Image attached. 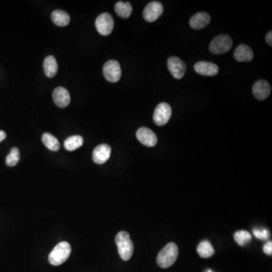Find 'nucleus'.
Wrapping results in <instances>:
<instances>
[{"label": "nucleus", "mask_w": 272, "mask_h": 272, "mask_svg": "<svg viewBox=\"0 0 272 272\" xmlns=\"http://www.w3.org/2000/svg\"><path fill=\"white\" fill-rule=\"evenodd\" d=\"M115 242L120 258L124 261L130 260L134 252V244L130 239V234L126 231H120L116 234Z\"/></svg>", "instance_id": "f257e3e1"}, {"label": "nucleus", "mask_w": 272, "mask_h": 272, "mask_svg": "<svg viewBox=\"0 0 272 272\" xmlns=\"http://www.w3.org/2000/svg\"><path fill=\"white\" fill-rule=\"evenodd\" d=\"M179 255V248L175 243H169L159 252L157 259L158 266L167 269L174 264Z\"/></svg>", "instance_id": "f03ea898"}, {"label": "nucleus", "mask_w": 272, "mask_h": 272, "mask_svg": "<svg viewBox=\"0 0 272 272\" xmlns=\"http://www.w3.org/2000/svg\"><path fill=\"white\" fill-rule=\"evenodd\" d=\"M71 252L69 243L62 241L55 246L48 256V261L52 266H58L63 264L68 260Z\"/></svg>", "instance_id": "7ed1b4c3"}, {"label": "nucleus", "mask_w": 272, "mask_h": 272, "mask_svg": "<svg viewBox=\"0 0 272 272\" xmlns=\"http://www.w3.org/2000/svg\"><path fill=\"white\" fill-rule=\"evenodd\" d=\"M232 39L226 34L217 36L215 37L209 45V50L212 54L215 55H220V54L226 53L231 49L232 47Z\"/></svg>", "instance_id": "20e7f679"}, {"label": "nucleus", "mask_w": 272, "mask_h": 272, "mask_svg": "<svg viewBox=\"0 0 272 272\" xmlns=\"http://www.w3.org/2000/svg\"><path fill=\"white\" fill-rule=\"evenodd\" d=\"M114 22L113 17L108 13H102L98 15L95 21L97 31L102 36H108L113 31Z\"/></svg>", "instance_id": "39448f33"}, {"label": "nucleus", "mask_w": 272, "mask_h": 272, "mask_svg": "<svg viewBox=\"0 0 272 272\" xmlns=\"http://www.w3.org/2000/svg\"><path fill=\"white\" fill-rule=\"evenodd\" d=\"M103 73L105 79L112 83H116L120 80L122 71L119 62L110 60L104 65Z\"/></svg>", "instance_id": "423d86ee"}, {"label": "nucleus", "mask_w": 272, "mask_h": 272, "mask_svg": "<svg viewBox=\"0 0 272 272\" xmlns=\"http://www.w3.org/2000/svg\"><path fill=\"white\" fill-rule=\"evenodd\" d=\"M172 116V108L169 106V104L163 103L159 104L157 106L155 112H154V122L158 126H164L170 120Z\"/></svg>", "instance_id": "0eeeda50"}, {"label": "nucleus", "mask_w": 272, "mask_h": 272, "mask_svg": "<svg viewBox=\"0 0 272 272\" xmlns=\"http://www.w3.org/2000/svg\"><path fill=\"white\" fill-rule=\"evenodd\" d=\"M163 12V6L159 2H151L146 5L143 12L144 19L148 22L158 20Z\"/></svg>", "instance_id": "6e6552de"}, {"label": "nucleus", "mask_w": 272, "mask_h": 272, "mask_svg": "<svg viewBox=\"0 0 272 272\" xmlns=\"http://www.w3.org/2000/svg\"><path fill=\"white\" fill-rule=\"evenodd\" d=\"M167 66L169 70L174 78L180 80L182 78L186 71V65L178 57H170L168 59Z\"/></svg>", "instance_id": "1a4fd4ad"}, {"label": "nucleus", "mask_w": 272, "mask_h": 272, "mask_svg": "<svg viewBox=\"0 0 272 272\" xmlns=\"http://www.w3.org/2000/svg\"><path fill=\"white\" fill-rule=\"evenodd\" d=\"M138 141L147 147H154L158 143V137L152 130L146 127H141L136 133Z\"/></svg>", "instance_id": "9d476101"}, {"label": "nucleus", "mask_w": 272, "mask_h": 272, "mask_svg": "<svg viewBox=\"0 0 272 272\" xmlns=\"http://www.w3.org/2000/svg\"><path fill=\"white\" fill-rule=\"evenodd\" d=\"M112 155V148L107 144H101L94 149L92 159L97 164H103L109 159Z\"/></svg>", "instance_id": "9b49d317"}, {"label": "nucleus", "mask_w": 272, "mask_h": 272, "mask_svg": "<svg viewBox=\"0 0 272 272\" xmlns=\"http://www.w3.org/2000/svg\"><path fill=\"white\" fill-rule=\"evenodd\" d=\"M54 102L59 108H66L70 102V94L64 87H57L52 93Z\"/></svg>", "instance_id": "f8f14e48"}, {"label": "nucleus", "mask_w": 272, "mask_h": 272, "mask_svg": "<svg viewBox=\"0 0 272 272\" xmlns=\"http://www.w3.org/2000/svg\"><path fill=\"white\" fill-rule=\"evenodd\" d=\"M252 92L258 100L266 99L270 95V84L266 80H258L252 87Z\"/></svg>", "instance_id": "ddd939ff"}, {"label": "nucleus", "mask_w": 272, "mask_h": 272, "mask_svg": "<svg viewBox=\"0 0 272 272\" xmlns=\"http://www.w3.org/2000/svg\"><path fill=\"white\" fill-rule=\"evenodd\" d=\"M194 70L203 76H213L219 73V67L211 62H200L194 65Z\"/></svg>", "instance_id": "4468645a"}, {"label": "nucleus", "mask_w": 272, "mask_h": 272, "mask_svg": "<svg viewBox=\"0 0 272 272\" xmlns=\"http://www.w3.org/2000/svg\"><path fill=\"white\" fill-rule=\"evenodd\" d=\"M210 22V16L206 12L195 14L190 20V26L194 30H201L207 26Z\"/></svg>", "instance_id": "2eb2a0df"}, {"label": "nucleus", "mask_w": 272, "mask_h": 272, "mask_svg": "<svg viewBox=\"0 0 272 272\" xmlns=\"http://www.w3.org/2000/svg\"><path fill=\"white\" fill-rule=\"evenodd\" d=\"M234 57L237 62H250L253 58V52L248 45L242 44L236 48L234 52Z\"/></svg>", "instance_id": "dca6fc26"}, {"label": "nucleus", "mask_w": 272, "mask_h": 272, "mask_svg": "<svg viewBox=\"0 0 272 272\" xmlns=\"http://www.w3.org/2000/svg\"><path fill=\"white\" fill-rule=\"evenodd\" d=\"M44 71L49 78H52L58 73V64H57L56 59L55 57L52 55L45 58L44 64Z\"/></svg>", "instance_id": "f3484780"}, {"label": "nucleus", "mask_w": 272, "mask_h": 272, "mask_svg": "<svg viewBox=\"0 0 272 272\" xmlns=\"http://www.w3.org/2000/svg\"><path fill=\"white\" fill-rule=\"evenodd\" d=\"M52 20L55 24L59 27H65L70 23V15L62 10H55L52 13Z\"/></svg>", "instance_id": "a211bd4d"}, {"label": "nucleus", "mask_w": 272, "mask_h": 272, "mask_svg": "<svg viewBox=\"0 0 272 272\" xmlns=\"http://www.w3.org/2000/svg\"><path fill=\"white\" fill-rule=\"evenodd\" d=\"M115 12L123 19H128L133 12V7L130 2L120 1V2H116L115 5Z\"/></svg>", "instance_id": "6ab92c4d"}, {"label": "nucleus", "mask_w": 272, "mask_h": 272, "mask_svg": "<svg viewBox=\"0 0 272 272\" xmlns=\"http://www.w3.org/2000/svg\"><path fill=\"white\" fill-rule=\"evenodd\" d=\"M197 251H198L199 256L201 258H204V259L211 257V256H213L215 252L214 248L212 247L211 243L208 241H202L198 245Z\"/></svg>", "instance_id": "aec40b11"}, {"label": "nucleus", "mask_w": 272, "mask_h": 272, "mask_svg": "<svg viewBox=\"0 0 272 272\" xmlns=\"http://www.w3.org/2000/svg\"><path fill=\"white\" fill-rule=\"evenodd\" d=\"M42 141L45 144V146L50 151H58L60 148V143L58 140L50 133H44L42 137Z\"/></svg>", "instance_id": "412c9836"}, {"label": "nucleus", "mask_w": 272, "mask_h": 272, "mask_svg": "<svg viewBox=\"0 0 272 272\" xmlns=\"http://www.w3.org/2000/svg\"><path fill=\"white\" fill-rule=\"evenodd\" d=\"M83 141H84V140H83L82 136H70L65 140L64 146H65V149L68 150V151H73L80 148L83 144Z\"/></svg>", "instance_id": "4be33fe9"}, {"label": "nucleus", "mask_w": 272, "mask_h": 272, "mask_svg": "<svg viewBox=\"0 0 272 272\" xmlns=\"http://www.w3.org/2000/svg\"><path fill=\"white\" fill-rule=\"evenodd\" d=\"M234 240L237 244L243 247L250 242L252 240V235L249 231L241 230V231H237L234 234Z\"/></svg>", "instance_id": "5701e85b"}, {"label": "nucleus", "mask_w": 272, "mask_h": 272, "mask_svg": "<svg viewBox=\"0 0 272 272\" xmlns=\"http://www.w3.org/2000/svg\"><path fill=\"white\" fill-rule=\"evenodd\" d=\"M19 159H20V152H19V148H13L6 157L5 163H6L7 166L12 167V166H15L18 164Z\"/></svg>", "instance_id": "b1692460"}, {"label": "nucleus", "mask_w": 272, "mask_h": 272, "mask_svg": "<svg viewBox=\"0 0 272 272\" xmlns=\"http://www.w3.org/2000/svg\"><path fill=\"white\" fill-rule=\"evenodd\" d=\"M254 236L257 237L258 239L266 241L270 237V231L266 228H254L252 230Z\"/></svg>", "instance_id": "393cba45"}, {"label": "nucleus", "mask_w": 272, "mask_h": 272, "mask_svg": "<svg viewBox=\"0 0 272 272\" xmlns=\"http://www.w3.org/2000/svg\"><path fill=\"white\" fill-rule=\"evenodd\" d=\"M263 251H264L265 253L267 254V255H272V241H269V242L266 243L265 244L264 247H263Z\"/></svg>", "instance_id": "a878e982"}, {"label": "nucleus", "mask_w": 272, "mask_h": 272, "mask_svg": "<svg viewBox=\"0 0 272 272\" xmlns=\"http://www.w3.org/2000/svg\"><path fill=\"white\" fill-rule=\"evenodd\" d=\"M266 43L269 44L270 46H272V31L269 32L268 33L267 35H266Z\"/></svg>", "instance_id": "bb28decb"}, {"label": "nucleus", "mask_w": 272, "mask_h": 272, "mask_svg": "<svg viewBox=\"0 0 272 272\" xmlns=\"http://www.w3.org/2000/svg\"><path fill=\"white\" fill-rule=\"evenodd\" d=\"M5 138H6V133L1 130V131H0V142L5 140Z\"/></svg>", "instance_id": "cd10ccee"}, {"label": "nucleus", "mask_w": 272, "mask_h": 272, "mask_svg": "<svg viewBox=\"0 0 272 272\" xmlns=\"http://www.w3.org/2000/svg\"><path fill=\"white\" fill-rule=\"evenodd\" d=\"M206 272H212V270H210V269H208V270L206 271Z\"/></svg>", "instance_id": "c85d7f7f"}]
</instances>
